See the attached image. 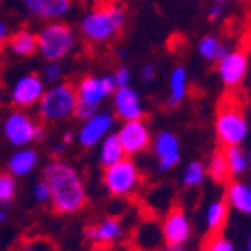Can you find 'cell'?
<instances>
[{
	"label": "cell",
	"mask_w": 251,
	"mask_h": 251,
	"mask_svg": "<svg viewBox=\"0 0 251 251\" xmlns=\"http://www.w3.org/2000/svg\"><path fill=\"white\" fill-rule=\"evenodd\" d=\"M47 85L40 75L36 73H26V75H20L8 89V102L14 104L16 109H30L36 107L38 99L43 97Z\"/></svg>",
	"instance_id": "obj_10"
},
{
	"label": "cell",
	"mask_w": 251,
	"mask_h": 251,
	"mask_svg": "<svg viewBox=\"0 0 251 251\" xmlns=\"http://www.w3.org/2000/svg\"><path fill=\"white\" fill-rule=\"evenodd\" d=\"M203 251H235V245L221 233H211L203 245Z\"/></svg>",
	"instance_id": "obj_30"
},
{
	"label": "cell",
	"mask_w": 251,
	"mask_h": 251,
	"mask_svg": "<svg viewBox=\"0 0 251 251\" xmlns=\"http://www.w3.org/2000/svg\"><path fill=\"white\" fill-rule=\"evenodd\" d=\"M123 157H125V151H123V147H121V143H119L115 133H109L99 143V163L102 167H109V165L121 161Z\"/></svg>",
	"instance_id": "obj_25"
},
{
	"label": "cell",
	"mask_w": 251,
	"mask_h": 251,
	"mask_svg": "<svg viewBox=\"0 0 251 251\" xmlns=\"http://www.w3.org/2000/svg\"><path fill=\"white\" fill-rule=\"evenodd\" d=\"M113 115L121 121H137L145 117V104L133 87L115 89L113 95Z\"/></svg>",
	"instance_id": "obj_16"
},
{
	"label": "cell",
	"mask_w": 251,
	"mask_h": 251,
	"mask_svg": "<svg viewBox=\"0 0 251 251\" xmlns=\"http://www.w3.org/2000/svg\"><path fill=\"white\" fill-rule=\"evenodd\" d=\"M0 131L6 137V141L14 147H28L34 141L45 137V129L40 123L28 115L25 109H14L6 115L4 123L0 125Z\"/></svg>",
	"instance_id": "obj_8"
},
{
	"label": "cell",
	"mask_w": 251,
	"mask_h": 251,
	"mask_svg": "<svg viewBox=\"0 0 251 251\" xmlns=\"http://www.w3.org/2000/svg\"><path fill=\"white\" fill-rule=\"evenodd\" d=\"M43 80L49 82V85H56V82H62V76H65V69L60 67V62H47L43 69Z\"/></svg>",
	"instance_id": "obj_31"
},
{
	"label": "cell",
	"mask_w": 251,
	"mask_h": 251,
	"mask_svg": "<svg viewBox=\"0 0 251 251\" xmlns=\"http://www.w3.org/2000/svg\"><path fill=\"white\" fill-rule=\"evenodd\" d=\"M227 217H229V205L225 203V199H215L205 209V225L211 233L221 231L227 223Z\"/></svg>",
	"instance_id": "obj_23"
},
{
	"label": "cell",
	"mask_w": 251,
	"mask_h": 251,
	"mask_svg": "<svg viewBox=\"0 0 251 251\" xmlns=\"http://www.w3.org/2000/svg\"><path fill=\"white\" fill-rule=\"evenodd\" d=\"M115 125V115L111 111H102L99 109L97 113H93L89 119L82 121L80 129L76 133V141L80 147L85 149H93L97 145L113 131Z\"/></svg>",
	"instance_id": "obj_12"
},
{
	"label": "cell",
	"mask_w": 251,
	"mask_h": 251,
	"mask_svg": "<svg viewBox=\"0 0 251 251\" xmlns=\"http://www.w3.org/2000/svg\"><path fill=\"white\" fill-rule=\"evenodd\" d=\"M135 241H137V249L141 251H151V249H157L159 243L163 241V235H161V225L153 223V221H145L139 231L135 235Z\"/></svg>",
	"instance_id": "obj_24"
},
{
	"label": "cell",
	"mask_w": 251,
	"mask_h": 251,
	"mask_svg": "<svg viewBox=\"0 0 251 251\" xmlns=\"http://www.w3.org/2000/svg\"><path fill=\"white\" fill-rule=\"evenodd\" d=\"M111 78H113V85H115V89H121V87H131L133 73H131V69H129V67L121 65V67H117V69L113 71Z\"/></svg>",
	"instance_id": "obj_32"
},
{
	"label": "cell",
	"mask_w": 251,
	"mask_h": 251,
	"mask_svg": "<svg viewBox=\"0 0 251 251\" xmlns=\"http://www.w3.org/2000/svg\"><path fill=\"white\" fill-rule=\"evenodd\" d=\"M189 93V76H187L185 67H175L169 76V97H167V107L175 109L187 99Z\"/></svg>",
	"instance_id": "obj_21"
},
{
	"label": "cell",
	"mask_w": 251,
	"mask_h": 251,
	"mask_svg": "<svg viewBox=\"0 0 251 251\" xmlns=\"http://www.w3.org/2000/svg\"><path fill=\"white\" fill-rule=\"evenodd\" d=\"M8 36H10V30H8V25L4 20H0V50H2L8 43Z\"/></svg>",
	"instance_id": "obj_36"
},
{
	"label": "cell",
	"mask_w": 251,
	"mask_h": 251,
	"mask_svg": "<svg viewBox=\"0 0 251 251\" xmlns=\"http://www.w3.org/2000/svg\"><path fill=\"white\" fill-rule=\"evenodd\" d=\"M227 2H229V0H213V4H221V6L227 4Z\"/></svg>",
	"instance_id": "obj_39"
},
{
	"label": "cell",
	"mask_w": 251,
	"mask_h": 251,
	"mask_svg": "<svg viewBox=\"0 0 251 251\" xmlns=\"http://www.w3.org/2000/svg\"><path fill=\"white\" fill-rule=\"evenodd\" d=\"M115 91L113 85V78L111 75H89V76H82L76 85H75V93H76V111L75 117L85 121L89 119L93 113H97L102 102L111 99Z\"/></svg>",
	"instance_id": "obj_6"
},
{
	"label": "cell",
	"mask_w": 251,
	"mask_h": 251,
	"mask_svg": "<svg viewBox=\"0 0 251 251\" xmlns=\"http://www.w3.org/2000/svg\"><path fill=\"white\" fill-rule=\"evenodd\" d=\"M161 235L165 243H175V245H185L193 235L191 221L181 207H173L167 211L163 223H161Z\"/></svg>",
	"instance_id": "obj_14"
},
{
	"label": "cell",
	"mask_w": 251,
	"mask_h": 251,
	"mask_svg": "<svg viewBox=\"0 0 251 251\" xmlns=\"http://www.w3.org/2000/svg\"><path fill=\"white\" fill-rule=\"evenodd\" d=\"M67 147H69V143H65V141H60V143H56L54 147H52V155L54 157H58V155H62L67 151Z\"/></svg>",
	"instance_id": "obj_37"
},
{
	"label": "cell",
	"mask_w": 251,
	"mask_h": 251,
	"mask_svg": "<svg viewBox=\"0 0 251 251\" xmlns=\"http://www.w3.org/2000/svg\"><path fill=\"white\" fill-rule=\"evenodd\" d=\"M205 173L211 177L215 183H225L229 179L227 163H225V155H223V147L211 153V157H209V161L205 165Z\"/></svg>",
	"instance_id": "obj_27"
},
{
	"label": "cell",
	"mask_w": 251,
	"mask_h": 251,
	"mask_svg": "<svg viewBox=\"0 0 251 251\" xmlns=\"http://www.w3.org/2000/svg\"><path fill=\"white\" fill-rule=\"evenodd\" d=\"M129 251H141V249H137V247H133V249H129Z\"/></svg>",
	"instance_id": "obj_41"
},
{
	"label": "cell",
	"mask_w": 251,
	"mask_h": 251,
	"mask_svg": "<svg viewBox=\"0 0 251 251\" xmlns=\"http://www.w3.org/2000/svg\"><path fill=\"white\" fill-rule=\"evenodd\" d=\"M127 12L117 2H102L80 18V34L89 45H107L121 34Z\"/></svg>",
	"instance_id": "obj_2"
},
{
	"label": "cell",
	"mask_w": 251,
	"mask_h": 251,
	"mask_svg": "<svg viewBox=\"0 0 251 251\" xmlns=\"http://www.w3.org/2000/svg\"><path fill=\"white\" fill-rule=\"evenodd\" d=\"M43 179L47 181L50 189V205L56 213L73 215L85 209L89 199L87 187L80 173L73 165L54 159L45 167Z\"/></svg>",
	"instance_id": "obj_1"
},
{
	"label": "cell",
	"mask_w": 251,
	"mask_h": 251,
	"mask_svg": "<svg viewBox=\"0 0 251 251\" xmlns=\"http://www.w3.org/2000/svg\"><path fill=\"white\" fill-rule=\"evenodd\" d=\"M125 233H127V229H125V223L121 217H104L97 223H91L87 229H85V235L87 239L97 245V247H107V245H115L119 243Z\"/></svg>",
	"instance_id": "obj_15"
},
{
	"label": "cell",
	"mask_w": 251,
	"mask_h": 251,
	"mask_svg": "<svg viewBox=\"0 0 251 251\" xmlns=\"http://www.w3.org/2000/svg\"><path fill=\"white\" fill-rule=\"evenodd\" d=\"M215 62H217V75L225 89L233 91L245 82V76L249 71V52L245 49H233V50L229 49Z\"/></svg>",
	"instance_id": "obj_9"
},
{
	"label": "cell",
	"mask_w": 251,
	"mask_h": 251,
	"mask_svg": "<svg viewBox=\"0 0 251 251\" xmlns=\"http://www.w3.org/2000/svg\"><path fill=\"white\" fill-rule=\"evenodd\" d=\"M76 93L73 82H56L50 89H45L43 97L36 102V113L45 123H62L75 119Z\"/></svg>",
	"instance_id": "obj_5"
},
{
	"label": "cell",
	"mask_w": 251,
	"mask_h": 251,
	"mask_svg": "<svg viewBox=\"0 0 251 251\" xmlns=\"http://www.w3.org/2000/svg\"><path fill=\"white\" fill-rule=\"evenodd\" d=\"M6 47L12 56L28 58V56L36 54V32L28 30V28H20L8 36Z\"/></svg>",
	"instance_id": "obj_20"
},
{
	"label": "cell",
	"mask_w": 251,
	"mask_h": 251,
	"mask_svg": "<svg viewBox=\"0 0 251 251\" xmlns=\"http://www.w3.org/2000/svg\"><path fill=\"white\" fill-rule=\"evenodd\" d=\"M215 135L221 147L243 145L249 135V121L243 104L235 99H223L215 115Z\"/></svg>",
	"instance_id": "obj_4"
},
{
	"label": "cell",
	"mask_w": 251,
	"mask_h": 251,
	"mask_svg": "<svg viewBox=\"0 0 251 251\" xmlns=\"http://www.w3.org/2000/svg\"><path fill=\"white\" fill-rule=\"evenodd\" d=\"M223 155H225L229 177H241L249 171V153L243 149V145L223 147Z\"/></svg>",
	"instance_id": "obj_22"
},
{
	"label": "cell",
	"mask_w": 251,
	"mask_h": 251,
	"mask_svg": "<svg viewBox=\"0 0 251 251\" xmlns=\"http://www.w3.org/2000/svg\"><path fill=\"white\" fill-rule=\"evenodd\" d=\"M223 14H225L223 6H221V4H213L211 8H209V12H207V18L211 20V23H217L219 18H223Z\"/></svg>",
	"instance_id": "obj_35"
},
{
	"label": "cell",
	"mask_w": 251,
	"mask_h": 251,
	"mask_svg": "<svg viewBox=\"0 0 251 251\" xmlns=\"http://www.w3.org/2000/svg\"><path fill=\"white\" fill-rule=\"evenodd\" d=\"M6 219V215H4V211H2V209H0V223H2Z\"/></svg>",
	"instance_id": "obj_40"
},
{
	"label": "cell",
	"mask_w": 251,
	"mask_h": 251,
	"mask_svg": "<svg viewBox=\"0 0 251 251\" xmlns=\"http://www.w3.org/2000/svg\"><path fill=\"white\" fill-rule=\"evenodd\" d=\"M207 173H205V163L201 161H191L185 165V169L181 173V183L185 187H199L205 181Z\"/></svg>",
	"instance_id": "obj_28"
},
{
	"label": "cell",
	"mask_w": 251,
	"mask_h": 251,
	"mask_svg": "<svg viewBox=\"0 0 251 251\" xmlns=\"http://www.w3.org/2000/svg\"><path fill=\"white\" fill-rule=\"evenodd\" d=\"M16 195V177L0 173V203H10Z\"/></svg>",
	"instance_id": "obj_29"
},
{
	"label": "cell",
	"mask_w": 251,
	"mask_h": 251,
	"mask_svg": "<svg viewBox=\"0 0 251 251\" xmlns=\"http://www.w3.org/2000/svg\"><path fill=\"white\" fill-rule=\"evenodd\" d=\"M141 78L145 80V82H153L155 78H157V67L155 65H143V69H141Z\"/></svg>",
	"instance_id": "obj_34"
},
{
	"label": "cell",
	"mask_w": 251,
	"mask_h": 251,
	"mask_svg": "<svg viewBox=\"0 0 251 251\" xmlns=\"http://www.w3.org/2000/svg\"><path fill=\"white\" fill-rule=\"evenodd\" d=\"M143 185V175L133 157L102 167V187L113 197H133Z\"/></svg>",
	"instance_id": "obj_7"
},
{
	"label": "cell",
	"mask_w": 251,
	"mask_h": 251,
	"mask_svg": "<svg viewBox=\"0 0 251 251\" xmlns=\"http://www.w3.org/2000/svg\"><path fill=\"white\" fill-rule=\"evenodd\" d=\"M78 47V36L67 23H49L36 32V52L47 62L69 58Z\"/></svg>",
	"instance_id": "obj_3"
},
{
	"label": "cell",
	"mask_w": 251,
	"mask_h": 251,
	"mask_svg": "<svg viewBox=\"0 0 251 251\" xmlns=\"http://www.w3.org/2000/svg\"><path fill=\"white\" fill-rule=\"evenodd\" d=\"M197 50L205 60H219L229 50V47L223 43V40H219L215 34H207L199 40Z\"/></svg>",
	"instance_id": "obj_26"
},
{
	"label": "cell",
	"mask_w": 251,
	"mask_h": 251,
	"mask_svg": "<svg viewBox=\"0 0 251 251\" xmlns=\"http://www.w3.org/2000/svg\"><path fill=\"white\" fill-rule=\"evenodd\" d=\"M225 203L235 209V211L249 215L251 213V187L249 183L241 181V179H233L227 183L225 189Z\"/></svg>",
	"instance_id": "obj_18"
},
{
	"label": "cell",
	"mask_w": 251,
	"mask_h": 251,
	"mask_svg": "<svg viewBox=\"0 0 251 251\" xmlns=\"http://www.w3.org/2000/svg\"><path fill=\"white\" fill-rule=\"evenodd\" d=\"M121 147L125 151V157H137L141 153H145L151 147V129L149 125L143 119L137 121H123V125L119 127V131L115 133Z\"/></svg>",
	"instance_id": "obj_11"
},
{
	"label": "cell",
	"mask_w": 251,
	"mask_h": 251,
	"mask_svg": "<svg viewBox=\"0 0 251 251\" xmlns=\"http://www.w3.org/2000/svg\"><path fill=\"white\" fill-rule=\"evenodd\" d=\"M38 167V151L28 147H18L8 159V173L12 177H26Z\"/></svg>",
	"instance_id": "obj_19"
},
{
	"label": "cell",
	"mask_w": 251,
	"mask_h": 251,
	"mask_svg": "<svg viewBox=\"0 0 251 251\" xmlns=\"http://www.w3.org/2000/svg\"><path fill=\"white\" fill-rule=\"evenodd\" d=\"M161 251H185L183 245H175V243H165V247Z\"/></svg>",
	"instance_id": "obj_38"
},
{
	"label": "cell",
	"mask_w": 251,
	"mask_h": 251,
	"mask_svg": "<svg viewBox=\"0 0 251 251\" xmlns=\"http://www.w3.org/2000/svg\"><path fill=\"white\" fill-rule=\"evenodd\" d=\"M30 195L36 203L40 205H45V203H50V189H49V185L45 179H38L34 185H32V189H30Z\"/></svg>",
	"instance_id": "obj_33"
},
{
	"label": "cell",
	"mask_w": 251,
	"mask_h": 251,
	"mask_svg": "<svg viewBox=\"0 0 251 251\" xmlns=\"http://www.w3.org/2000/svg\"><path fill=\"white\" fill-rule=\"evenodd\" d=\"M153 155L157 161V169L161 173L171 171L173 167L179 165L181 161V141L175 133L171 131H161L151 139Z\"/></svg>",
	"instance_id": "obj_13"
},
{
	"label": "cell",
	"mask_w": 251,
	"mask_h": 251,
	"mask_svg": "<svg viewBox=\"0 0 251 251\" xmlns=\"http://www.w3.org/2000/svg\"><path fill=\"white\" fill-rule=\"evenodd\" d=\"M0 69H2V65H0Z\"/></svg>",
	"instance_id": "obj_42"
},
{
	"label": "cell",
	"mask_w": 251,
	"mask_h": 251,
	"mask_svg": "<svg viewBox=\"0 0 251 251\" xmlns=\"http://www.w3.org/2000/svg\"><path fill=\"white\" fill-rule=\"evenodd\" d=\"M20 2L30 14L43 20H60L73 8V0H20Z\"/></svg>",
	"instance_id": "obj_17"
}]
</instances>
